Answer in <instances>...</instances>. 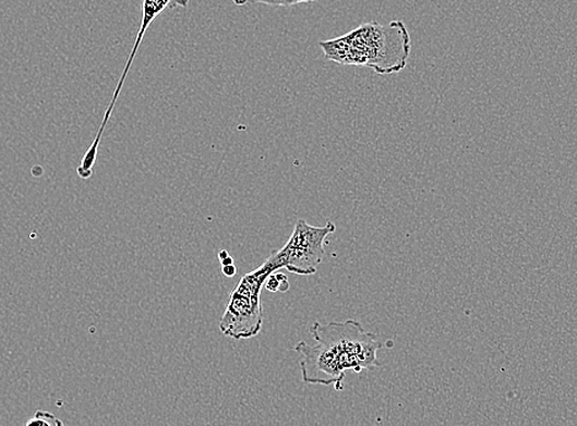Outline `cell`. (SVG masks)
<instances>
[{"label": "cell", "mask_w": 577, "mask_h": 426, "mask_svg": "<svg viewBox=\"0 0 577 426\" xmlns=\"http://www.w3.org/2000/svg\"><path fill=\"white\" fill-rule=\"evenodd\" d=\"M25 426H64V423L50 412L37 411Z\"/></svg>", "instance_id": "7"}, {"label": "cell", "mask_w": 577, "mask_h": 426, "mask_svg": "<svg viewBox=\"0 0 577 426\" xmlns=\"http://www.w3.org/2000/svg\"><path fill=\"white\" fill-rule=\"evenodd\" d=\"M227 257H229V254H228V252H226V251H223V252H220V253L218 254V258H219L220 260H224V259H226Z\"/></svg>", "instance_id": "10"}, {"label": "cell", "mask_w": 577, "mask_h": 426, "mask_svg": "<svg viewBox=\"0 0 577 426\" xmlns=\"http://www.w3.org/2000/svg\"><path fill=\"white\" fill-rule=\"evenodd\" d=\"M320 46L328 61L369 68L380 75L401 72L411 52L408 28L399 21L362 24L344 36L321 41Z\"/></svg>", "instance_id": "2"}, {"label": "cell", "mask_w": 577, "mask_h": 426, "mask_svg": "<svg viewBox=\"0 0 577 426\" xmlns=\"http://www.w3.org/2000/svg\"><path fill=\"white\" fill-rule=\"evenodd\" d=\"M237 7L267 5V7H293L298 4L312 3L316 0H232Z\"/></svg>", "instance_id": "6"}, {"label": "cell", "mask_w": 577, "mask_h": 426, "mask_svg": "<svg viewBox=\"0 0 577 426\" xmlns=\"http://www.w3.org/2000/svg\"><path fill=\"white\" fill-rule=\"evenodd\" d=\"M268 291L272 292H287L290 290V282L283 272H273L265 281V285Z\"/></svg>", "instance_id": "8"}, {"label": "cell", "mask_w": 577, "mask_h": 426, "mask_svg": "<svg viewBox=\"0 0 577 426\" xmlns=\"http://www.w3.org/2000/svg\"><path fill=\"white\" fill-rule=\"evenodd\" d=\"M311 334L315 345L300 342L294 346L302 355V380L310 385L342 390L346 374H361L380 367L378 352L383 344L376 336L364 330L361 321L348 319L323 325L314 321Z\"/></svg>", "instance_id": "1"}, {"label": "cell", "mask_w": 577, "mask_h": 426, "mask_svg": "<svg viewBox=\"0 0 577 426\" xmlns=\"http://www.w3.org/2000/svg\"><path fill=\"white\" fill-rule=\"evenodd\" d=\"M335 231L336 226L333 222L315 227L304 220H298L290 240L281 249L273 251L267 260L273 264L275 271L286 269L296 276H314L323 261L326 240Z\"/></svg>", "instance_id": "4"}, {"label": "cell", "mask_w": 577, "mask_h": 426, "mask_svg": "<svg viewBox=\"0 0 577 426\" xmlns=\"http://www.w3.org/2000/svg\"><path fill=\"white\" fill-rule=\"evenodd\" d=\"M189 2H190V0H143V3H142V23H141L140 32H139V34L136 36V41H134V44H133L132 51H131V53L129 56V60H128L127 64H124V69H123L120 82L118 84L117 89H115L113 97H112V100L110 102V106H109L107 112H105V117H104L101 125H104V126L108 125V122H109L110 117H111V112H112L115 106H117V101H118V99L120 97V93H121V89L123 87V83L128 78L129 72L131 70V65H132L134 59H136L137 51H139L140 46H141V44L143 41L144 35H146V33L148 31V27L153 24L154 21H156V19L161 13H165L166 11H169V9L171 11V9H176V8H179V7L180 8H187L189 5Z\"/></svg>", "instance_id": "5"}, {"label": "cell", "mask_w": 577, "mask_h": 426, "mask_svg": "<svg viewBox=\"0 0 577 426\" xmlns=\"http://www.w3.org/2000/svg\"><path fill=\"white\" fill-rule=\"evenodd\" d=\"M220 261H223L224 267L225 265L235 264V260L232 257H227L226 259L220 260Z\"/></svg>", "instance_id": "11"}, {"label": "cell", "mask_w": 577, "mask_h": 426, "mask_svg": "<svg viewBox=\"0 0 577 426\" xmlns=\"http://www.w3.org/2000/svg\"><path fill=\"white\" fill-rule=\"evenodd\" d=\"M273 272H276L273 264L266 260L262 267L245 273L230 293L219 321V329L226 337L243 340L254 338L262 331L265 318L262 291Z\"/></svg>", "instance_id": "3"}, {"label": "cell", "mask_w": 577, "mask_h": 426, "mask_svg": "<svg viewBox=\"0 0 577 426\" xmlns=\"http://www.w3.org/2000/svg\"><path fill=\"white\" fill-rule=\"evenodd\" d=\"M223 271L225 273V277L233 278L237 273V267L235 264L225 265V267H223Z\"/></svg>", "instance_id": "9"}]
</instances>
